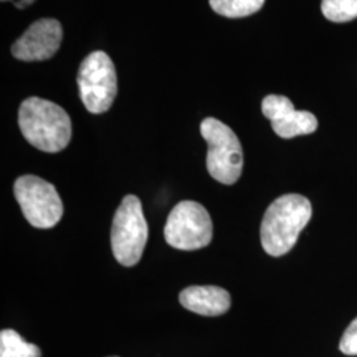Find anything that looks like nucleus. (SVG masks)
Instances as JSON below:
<instances>
[{
  "label": "nucleus",
  "instance_id": "nucleus-1",
  "mask_svg": "<svg viewBox=\"0 0 357 357\" xmlns=\"http://www.w3.org/2000/svg\"><path fill=\"white\" fill-rule=\"evenodd\" d=\"M312 216L310 200L287 193L268 205L261 224V243L271 257L287 255Z\"/></svg>",
  "mask_w": 357,
  "mask_h": 357
},
{
  "label": "nucleus",
  "instance_id": "nucleus-2",
  "mask_svg": "<svg viewBox=\"0 0 357 357\" xmlns=\"http://www.w3.org/2000/svg\"><path fill=\"white\" fill-rule=\"evenodd\" d=\"M19 128L29 144L44 153H60L72 139V122L64 109L38 97L19 109Z\"/></svg>",
  "mask_w": 357,
  "mask_h": 357
},
{
  "label": "nucleus",
  "instance_id": "nucleus-3",
  "mask_svg": "<svg viewBox=\"0 0 357 357\" xmlns=\"http://www.w3.org/2000/svg\"><path fill=\"white\" fill-rule=\"evenodd\" d=\"M147 238L149 225L141 200L135 195H128L115 211L112 224L110 241L115 259L122 266H135L141 261Z\"/></svg>",
  "mask_w": 357,
  "mask_h": 357
},
{
  "label": "nucleus",
  "instance_id": "nucleus-4",
  "mask_svg": "<svg viewBox=\"0 0 357 357\" xmlns=\"http://www.w3.org/2000/svg\"><path fill=\"white\" fill-rule=\"evenodd\" d=\"M208 143L206 169L221 184L231 185L241 178L243 146L234 131L216 118H205L200 126Z\"/></svg>",
  "mask_w": 357,
  "mask_h": 357
},
{
  "label": "nucleus",
  "instance_id": "nucleus-5",
  "mask_svg": "<svg viewBox=\"0 0 357 357\" xmlns=\"http://www.w3.org/2000/svg\"><path fill=\"white\" fill-rule=\"evenodd\" d=\"M13 195L26 221L38 229L56 227L64 215V205L56 187L35 175L16 178Z\"/></svg>",
  "mask_w": 357,
  "mask_h": 357
},
{
  "label": "nucleus",
  "instance_id": "nucleus-6",
  "mask_svg": "<svg viewBox=\"0 0 357 357\" xmlns=\"http://www.w3.org/2000/svg\"><path fill=\"white\" fill-rule=\"evenodd\" d=\"M77 82L81 101L89 113L102 114L112 107L118 90L116 72L105 52H93L81 63Z\"/></svg>",
  "mask_w": 357,
  "mask_h": 357
},
{
  "label": "nucleus",
  "instance_id": "nucleus-7",
  "mask_svg": "<svg viewBox=\"0 0 357 357\" xmlns=\"http://www.w3.org/2000/svg\"><path fill=\"white\" fill-rule=\"evenodd\" d=\"M213 237V222L203 205L192 200L180 202L167 217L165 238L178 250H197Z\"/></svg>",
  "mask_w": 357,
  "mask_h": 357
},
{
  "label": "nucleus",
  "instance_id": "nucleus-8",
  "mask_svg": "<svg viewBox=\"0 0 357 357\" xmlns=\"http://www.w3.org/2000/svg\"><path fill=\"white\" fill-rule=\"evenodd\" d=\"M61 41L63 26L59 20L40 19L13 43V57L22 61H44L56 54Z\"/></svg>",
  "mask_w": 357,
  "mask_h": 357
},
{
  "label": "nucleus",
  "instance_id": "nucleus-9",
  "mask_svg": "<svg viewBox=\"0 0 357 357\" xmlns=\"http://www.w3.org/2000/svg\"><path fill=\"white\" fill-rule=\"evenodd\" d=\"M262 113L271 122L274 132L283 139L308 135L317 131L318 119L310 112H299L284 96L270 94L262 101Z\"/></svg>",
  "mask_w": 357,
  "mask_h": 357
},
{
  "label": "nucleus",
  "instance_id": "nucleus-10",
  "mask_svg": "<svg viewBox=\"0 0 357 357\" xmlns=\"http://www.w3.org/2000/svg\"><path fill=\"white\" fill-rule=\"evenodd\" d=\"M185 310L203 317H220L230 308V294L218 286H190L178 294Z\"/></svg>",
  "mask_w": 357,
  "mask_h": 357
},
{
  "label": "nucleus",
  "instance_id": "nucleus-11",
  "mask_svg": "<svg viewBox=\"0 0 357 357\" xmlns=\"http://www.w3.org/2000/svg\"><path fill=\"white\" fill-rule=\"evenodd\" d=\"M0 357H41V349L26 342L15 330H1Z\"/></svg>",
  "mask_w": 357,
  "mask_h": 357
},
{
  "label": "nucleus",
  "instance_id": "nucleus-12",
  "mask_svg": "<svg viewBox=\"0 0 357 357\" xmlns=\"http://www.w3.org/2000/svg\"><path fill=\"white\" fill-rule=\"evenodd\" d=\"M265 0H209V4L215 13L230 17H245L258 13Z\"/></svg>",
  "mask_w": 357,
  "mask_h": 357
},
{
  "label": "nucleus",
  "instance_id": "nucleus-13",
  "mask_svg": "<svg viewBox=\"0 0 357 357\" xmlns=\"http://www.w3.org/2000/svg\"><path fill=\"white\" fill-rule=\"evenodd\" d=\"M321 13L330 22H351L357 17V0H323Z\"/></svg>",
  "mask_w": 357,
  "mask_h": 357
},
{
  "label": "nucleus",
  "instance_id": "nucleus-14",
  "mask_svg": "<svg viewBox=\"0 0 357 357\" xmlns=\"http://www.w3.org/2000/svg\"><path fill=\"white\" fill-rule=\"evenodd\" d=\"M339 349L348 356H357V318L345 330Z\"/></svg>",
  "mask_w": 357,
  "mask_h": 357
},
{
  "label": "nucleus",
  "instance_id": "nucleus-15",
  "mask_svg": "<svg viewBox=\"0 0 357 357\" xmlns=\"http://www.w3.org/2000/svg\"><path fill=\"white\" fill-rule=\"evenodd\" d=\"M1 1H7V0H1ZM11 1H13V4H15L19 10H23V8L28 7L29 4H32L35 0H11Z\"/></svg>",
  "mask_w": 357,
  "mask_h": 357
},
{
  "label": "nucleus",
  "instance_id": "nucleus-16",
  "mask_svg": "<svg viewBox=\"0 0 357 357\" xmlns=\"http://www.w3.org/2000/svg\"><path fill=\"white\" fill-rule=\"evenodd\" d=\"M109 357H119V356H109Z\"/></svg>",
  "mask_w": 357,
  "mask_h": 357
}]
</instances>
